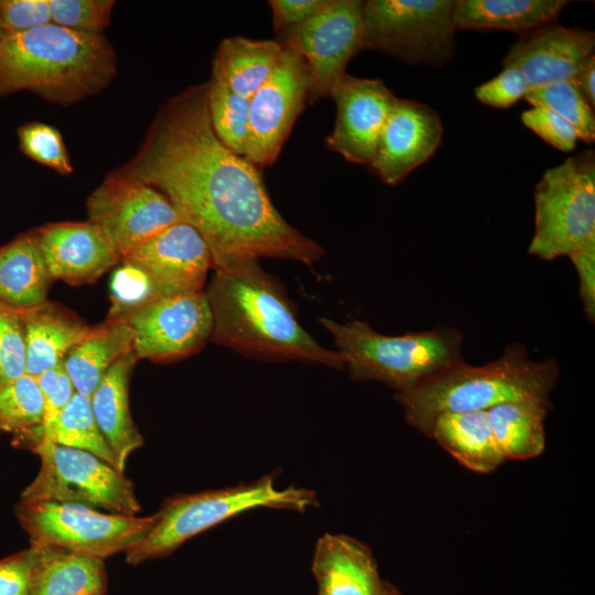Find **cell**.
<instances>
[{
    "label": "cell",
    "mask_w": 595,
    "mask_h": 595,
    "mask_svg": "<svg viewBox=\"0 0 595 595\" xmlns=\"http://www.w3.org/2000/svg\"><path fill=\"white\" fill-rule=\"evenodd\" d=\"M25 374V339L20 310L0 303V388Z\"/></svg>",
    "instance_id": "obj_37"
},
{
    "label": "cell",
    "mask_w": 595,
    "mask_h": 595,
    "mask_svg": "<svg viewBox=\"0 0 595 595\" xmlns=\"http://www.w3.org/2000/svg\"><path fill=\"white\" fill-rule=\"evenodd\" d=\"M20 312L25 339V374L33 377L63 363L67 353L93 329L75 313L48 301Z\"/></svg>",
    "instance_id": "obj_22"
},
{
    "label": "cell",
    "mask_w": 595,
    "mask_h": 595,
    "mask_svg": "<svg viewBox=\"0 0 595 595\" xmlns=\"http://www.w3.org/2000/svg\"><path fill=\"white\" fill-rule=\"evenodd\" d=\"M113 306L110 315L120 314L158 298L149 279L133 266L123 262L111 282Z\"/></svg>",
    "instance_id": "obj_38"
},
{
    "label": "cell",
    "mask_w": 595,
    "mask_h": 595,
    "mask_svg": "<svg viewBox=\"0 0 595 595\" xmlns=\"http://www.w3.org/2000/svg\"><path fill=\"white\" fill-rule=\"evenodd\" d=\"M528 252L553 260L595 248V153L588 149L545 170L534 186Z\"/></svg>",
    "instance_id": "obj_7"
},
{
    "label": "cell",
    "mask_w": 595,
    "mask_h": 595,
    "mask_svg": "<svg viewBox=\"0 0 595 595\" xmlns=\"http://www.w3.org/2000/svg\"><path fill=\"white\" fill-rule=\"evenodd\" d=\"M312 571L318 595H381L386 584L370 550L344 534L326 533L317 540Z\"/></svg>",
    "instance_id": "obj_20"
},
{
    "label": "cell",
    "mask_w": 595,
    "mask_h": 595,
    "mask_svg": "<svg viewBox=\"0 0 595 595\" xmlns=\"http://www.w3.org/2000/svg\"><path fill=\"white\" fill-rule=\"evenodd\" d=\"M316 504L314 491L295 486L279 488L271 476L236 487L180 494L164 500L151 530L125 553L126 561L139 565L167 556L193 537L248 510L269 507L305 511Z\"/></svg>",
    "instance_id": "obj_6"
},
{
    "label": "cell",
    "mask_w": 595,
    "mask_h": 595,
    "mask_svg": "<svg viewBox=\"0 0 595 595\" xmlns=\"http://www.w3.org/2000/svg\"><path fill=\"white\" fill-rule=\"evenodd\" d=\"M133 332L137 359L174 361L199 351L210 340L213 317L204 291L161 296L116 315Z\"/></svg>",
    "instance_id": "obj_11"
},
{
    "label": "cell",
    "mask_w": 595,
    "mask_h": 595,
    "mask_svg": "<svg viewBox=\"0 0 595 595\" xmlns=\"http://www.w3.org/2000/svg\"><path fill=\"white\" fill-rule=\"evenodd\" d=\"M88 221L122 260L166 227L182 221L171 202L142 182L108 174L88 196Z\"/></svg>",
    "instance_id": "obj_13"
},
{
    "label": "cell",
    "mask_w": 595,
    "mask_h": 595,
    "mask_svg": "<svg viewBox=\"0 0 595 595\" xmlns=\"http://www.w3.org/2000/svg\"><path fill=\"white\" fill-rule=\"evenodd\" d=\"M44 399L36 377L24 374L0 388V433L26 434L41 425Z\"/></svg>",
    "instance_id": "obj_33"
},
{
    "label": "cell",
    "mask_w": 595,
    "mask_h": 595,
    "mask_svg": "<svg viewBox=\"0 0 595 595\" xmlns=\"http://www.w3.org/2000/svg\"><path fill=\"white\" fill-rule=\"evenodd\" d=\"M52 23L48 0H0L2 35Z\"/></svg>",
    "instance_id": "obj_41"
},
{
    "label": "cell",
    "mask_w": 595,
    "mask_h": 595,
    "mask_svg": "<svg viewBox=\"0 0 595 595\" xmlns=\"http://www.w3.org/2000/svg\"><path fill=\"white\" fill-rule=\"evenodd\" d=\"M360 0H329L316 15L299 28L278 36L303 58L310 78L309 104L329 97L347 74L349 61L360 52Z\"/></svg>",
    "instance_id": "obj_12"
},
{
    "label": "cell",
    "mask_w": 595,
    "mask_h": 595,
    "mask_svg": "<svg viewBox=\"0 0 595 595\" xmlns=\"http://www.w3.org/2000/svg\"><path fill=\"white\" fill-rule=\"evenodd\" d=\"M381 595H399L397 591L390 587L388 584H385V588Z\"/></svg>",
    "instance_id": "obj_46"
},
{
    "label": "cell",
    "mask_w": 595,
    "mask_h": 595,
    "mask_svg": "<svg viewBox=\"0 0 595 595\" xmlns=\"http://www.w3.org/2000/svg\"><path fill=\"white\" fill-rule=\"evenodd\" d=\"M52 23L82 33L104 34L111 23L112 0H48Z\"/></svg>",
    "instance_id": "obj_36"
},
{
    "label": "cell",
    "mask_w": 595,
    "mask_h": 595,
    "mask_svg": "<svg viewBox=\"0 0 595 595\" xmlns=\"http://www.w3.org/2000/svg\"><path fill=\"white\" fill-rule=\"evenodd\" d=\"M34 453L40 470L22 490V499L77 504L126 516L140 511L132 482L97 456L55 443Z\"/></svg>",
    "instance_id": "obj_10"
},
{
    "label": "cell",
    "mask_w": 595,
    "mask_h": 595,
    "mask_svg": "<svg viewBox=\"0 0 595 595\" xmlns=\"http://www.w3.org/2000/svg\"><path fill=\"white\" fill-rule=\"evenodd\" d=\"M249 99L234 90L216 74L207 82V107L212 128L231 152L244 156L248 137Z\"/></svg>",
    "instance_id": "obj_30"
},
{
    "label": "cell",
    "mask_w": 595,
    "mask_h": 595,
    "mask_svg": "<svg viewBox=\"0 0 595 595\" xmlns=\"http://www.w3.org/2000/svg\"><path fill=\"white\" fill-rule=\"evenodd\" d=\"M52 281L35 230L0 248V303L15 310L36 307L47 301Z\"/></svg>",
    "instance_id": "obj_25"
},
{
    "label": "cell",
    "mask_w": 595,
    "mask_h": 595,
    "mask_svg": "<svg viewBox=\"0 0 595 595\" xmlns=\"http://www.w3.org/2000/svg\"><path fill=\"white\" fill-rule=\"evenodd\" d=\"M204 292L213 317V343L260 360L345 368L336 349L322 346L301 326L280 282L259 260L214 269Z\"/></svg>",
    "instance_id": "obj_2"
},
{
    "label": "cell",
    "mask_w": 595,
    "mask_h": 595,
    "mask_svg": "<svg viewBox=\"0 0 595 595\" xmlns=\"http://www.w3.org/2000/svg\"><path fill=\"white\" fill-rule=\"evenodd\" d=\"M455 4L456 0L364 1L360 51L441 67L455 55Z\"/></svg>",
    "instance_id": "obj_8"
},
{
    "label": "cell",
    "mask_w": 595,
    "mask_h": 595,
    "mask_svg": "<svg viewBox=\"0 0 595 595\" xmlns=\"http://www.w3.org/2000/svg\"><path fill=\"white\" fill-rule=\"evenodd\" d=\"M278 40L245 36L224 39L212 61V72L235 93L250 98L270 77L283 53Z\"/></svg>",
    "instance_id": "obj_28"
},
{
    "label": "cell",
    "mask_w": 595,
    "mask_h": 595,
    "mask_svg": "<svg viewBox=\"0 0 595 595\" xmlns=\"http://www.w3.org/2000/svg\"><path fill=\"white\" fill-rule=\"evenodd\" d=\"M109 174L161 192L203 236L213 269L263 257L312 267L325 253L279 213L261 170L217 138L207 83L165 100L133 156Z\"/></svg>",
    "instance_id": "obj_1"
},
{
    "label": "cell",
    "mask_w": 595,
    "mask_h": 595,
    "mask_svg": "<svg viewBox=\"0 0 595 595\" xmlns=\"http://www.w3.org/2000/svg\"><path fill=\"white\" fill-rule=\"evenodd\" d=\"M53 443L88 452L118 469L115 455L95 420L89 396L74 392L60 415Z\"/></svg>",
    "instance_id": "obj_31"
},
{
    "label": "cell",
    "mask_w": 595,
    "mask_h": 595,
    "mask_svg": "<svg viewBox=\"0 0 595 595\" xmlns=\"http://www.w3.org/2000/svg\"><path fill=\"white\" fill-rule=\"evenodd\" d=\"M329 97L336 105V119L325 139L326 147L347 162L369 165L398 97L379 78L349 74L333 88Z\"/></svg>",
    "instance_id": "obj_16"
},
{
    "label": "cell",
    "mask_w": 595,
    "mask_h": 595,
    "mask_svg": "<svg viewBox=\"0 0 595 595\" xmlns=\"http://www.w3.org/2000/svg\"><path fill=\"white\" fill-rule=\"evenodd\" d=\"M20 150L33 161L61 175L74 172L61 132L43 122H30L18 129Z\"/></svg>",
    "instance_id": "obj_35"
},
{
    "label": "cell",
    "mask_w": 595,
    "mask_h": 595,
    "mask_svg": "<svg viewBox=\"0 0 595 595\" xmlns=\"http://www.w3.org/2000/svg\"><path fill=\"white\" fill-rule=\"evenodd\" d=\"M2 36V32H1V29H0V37Z\"/></svg>",
    "instance_id": "obj_47"
},
{
    "label": "cell",
    "mask_w": 595,
    "mask_h": 595,
    "mask_svg": "<svg viewBox=\"0 0 595 595\" xmlns=\"http://www.w3.org/2000/svg\"><path fill=\"white\" fill-rule=\"evenodd\" d=\"M121 261L140 270L158 298L204 291L213 268L205 239L185 221L166 227Z\"/></svg>",
    "instance_id": "obj_15"
},
{
    "label": "cell",
    "mask_w": 595,
    "mask_h": 595,
    "mask_svg": "<svg viewBox=\"0 0 595 595\" xmlns=\"http://www.w3.org/2000/svg\"><path fill=\"white\" fill-rule=\"evenodd\" d=\"M29 595H105L104 560L55 547H32Z\"/></svg>",
    "instance_id": "obj_23"
},
{
    "label": "cell",
    "mask_w": 595,
    "mask_h": 595,
    "mask_svg": "<svg viewBox=\"0 0 595 595\" xmlns=\"http://www.w3.org/2000/svg\"><path fill=\"white\" fill-rule=\"evenodd\" d=\"M32 551H22L0 559V595H29Z\"/></svg>",
    "instance_id": "obj_43"
},
{
    "label": "cell",
    "mask_w": 595,
    "mask_h": 595,
    "mask_svg": "<svg viewBox=\"0 0 595 595\" xmlns=\"http://www.w3.org/2000/svg\"><path fill=\"white\" fill-rule=\"evenodd\" d=\"M35 231L53 280L91 284L121 261L101 230L88 220L50 223Z\"/></svg>",
    "instance_id": "obj_19"
},
{
    "label": "cell",
    "mask_w": 595,
    "mask_h": 595,
    "mask_svg": "<svg viewBox=\"0 0 595 595\" xmlns=\"http://www.w3.org/2000/svg\"><path fill=\"white\" fill-rule=\"evenodd\" d=\"M283 47L277 67L249 99L244 156L260 170L275 162L296 119L309 104L307 67L293 47Z\"/></svg>",
    "instance_id": "obj_14"
},
{
    "label": "cell",
    "mask_w": 595,
    "mask_h": 595,
    "mask_svg": "<svg viewBox=\"0 0 595 595\" xmlns=\"http://www.w3.org/2000/svg\"><path fill=\"white\" fill-rule=\"evenodd\" d=\"M36 380L44 399L41 425L26 434L14 436L13 441L14 445L29 448L33 453L53 443L60 415L75 392L63 363L43 371Z\"/></svg>",
    "instance_id": "obj_34"
},
{
    "label": "cell",
    "mask_w": 595,
    "mask_h": 595,
    "mask_svg": "<svg viewBox=\"0 0 595 595\" xmlns=\"http://www.w3.org/2000/svg\"><path fill=\"white\" fill-rule=\"evenodd\" d=\"M550 400L506 401L486 410L495 441L508 459H528L545 446L544 419Z\"/></svg>",
    "instance_id": "obj_29"
},
{
    "label": "cell",
    "mask_w": 595,
    "mask_h": 595,
    "mask_svg": "<svg viewBox=\"0 0 595 595\" xmlns=\"http://www.w3.org/2000/svg\"><path fill=\"white\" fill-rule=\"evenodd\" d=\"M429 436L474 472H493L505 461L486 411L441 414L434 420Z\"/></svg>",
    "instance_id": "obj_27"
},
{
    "label": "cell",
    "mask_w": 595,
    "mask_h": 595,
    "mask_svg": "<svg viewBox=\"0 0 595 595\" xmlns=\"http://www.w3.org/2000/svg\"><path fill=\"white\" fill-rule=\"evenodd\" d=\"M594 51L593 31L562 26L554 21L519 36L501 65L520 71L533 88L573 79Z\"/></svg>",
    "instance_id": "obj_18"
},
{
    "label": "cell",
    "mask_w": 595,
    "mask_h": 595,
    "mask_svg": "<svg viewBox=\"0 0 595 595\" xmlns=\"http://www.w3.org/2000/svg\"><path fill=\"white\" fill-rule=\"evenodd\" d=\"M559 366L554 359L532 360L526 347L512 343L496 360L482 366L465 361L396 393L405 421L430 435L444 413L486 411L506 401L550 400Z\"/></svg>",
    "instance_id": "obj_4"
},
{
    "label": "cell",
    "mask_w": 595,
    "mask_h": 595,
    "mask_svg": "<svg viewBox=\"0 0 595 595\" xmlns=\"http://www.w3.org/2000/svg\"><path fill=\"white\" fill-rule=\"evenodd\" d=\"M320 323L332 335L353 379L378 381L397 392L464 361L463 336L456 328L390 336L360 320L339 323L321 317Z\"/></svg>",
    "instance_id": "obj_5"
},
{
    "label": "cell",
    "mask_w": 595,
    "mask_h": 595,
    "mask_svg": "<svg viewBox=\"0 0 595 595\" xmlns=\"http://www.w3.org/2000/svg\"><path fill=\"white\" fill-rule=\"evenodd\" d=\"M137 361L133 351L123 356L90 394L95 420L122 473L130 455L144 443L129 405V383Z\"/></svg>",
    "instance_id": "obj_21"
},
{
    "label": "cell",
    "mask_w": 595,
    "mask_h": 595,
    "mask_svg": "<svg viewBox=\"0 0 595 595\" xmlns=\"http://www.w3.org/2000/svg\"><path fill=\"white\" fill-rule=\"evenodd\" d=\"M133 332L119 316H109L76 344L63 360L76 392L89 396L109 369L132 351Z\"/></svg>",
    "instance_id": "obj_24"
},
{
    "label": "cell",
    "mask_w": 595,
    "mask_h": 595,
    "mask_svg": "<svg viewBox=\"0 0 595 595\" xmlns=\"http://www.w3.org/2000/svg\"><path fill=\"white\" fill-rule=\"evenodd\" d=\"M117 53L104 34L48 23L0 37V96L31 91L68 106L101 93L117 74Z\"/></svg>",
    "instance_id": "obj_3"
},
{
    "label": "cell",
    "mask_w": 595,
    "mask_h": 595,
    "mask_svg": "<svg viewBox=\"0 0 595 595\" xmlns=\"http://www.w3.org/2000/svg\"><path fill=\"white\" fill-rule=\"evenodd\" d=\"M442 138V121L433 108L397 98L368 166L383 183L396 185L434 154Z\"/></svg>",
    "instance_id": "obj_17"
},
{
    "label": "cell",
    "mask_w": 595,
    "mask_h": 595,
    "mask_svg": "<svg viewBox=\"0 0 595 595\" xmlns=\"http://www.w3.org/2000/svg\"><path fill=\"white\" fill-rule=\"evenodd\" d=\"M580 279V296L591 322L595 318V248L577 251L569 257Z\"/></svg>",
    "instance_id": "obj_44"
},
{
    "label": "cell",
    "mask_w": 595,
    "mask_h": 595,
    "mask_svg": "<svg viewBox=\"0 0 595 595\" xmlns=\"http://www.w3.org/2000/svg\"><path fill=\"white\" fill-rule=\"evenodd\" d=\"M564 0H456L457 30H502L526 35L558 20Z\"/></svg>",
    "instance_id": "obj_26"
},
{
    "label": "cell",
    "mask_w": 595,
    "mask_h": 595,
    "mask_svg": "<svg viewBox=\"0 0 595 595\" xmlns=\"http://www.w3.org/2000/svg\"><path fill=\"white\" fill-rule=\"evenodd\" d=\"M524 99L532 107L553 111L574 127L578 140L595 141V109L578 90L573 79L550 83L530 88Z\"/></svg>",
    "instance_id": "obj_32"
},
{
    "label": "cell",
    "mask_w": 595,
    "mask_h": 595,
    "mask_svg": "<svg viewBox=\"0 0 595 595\" xmlns=\"http://www.w3.org/2000/svg\"><path fill=\"white\" fill-rule=\"evenodd\" d=\"M573 80L589 106L595 109V55L584 62Z\"/></svg>",
    "instance_id": "obj_45"
},
{
    "label": "cell",
    "mask_w": 595,
    "mask_h": 595,
    "mask_svg": "<svg viewBox=\"0 0 595 595\" xmlns=\"http://www.w3.org/2000/svg\"><path fill=\"white\" fill-rule=\"evenodd\" d=\"M14 513L30 545L55 547L101 560L139 544L156 519V513L126 516L77 504L22 498Z\"/></svg>",
    "instance_id": "obj_9"
},
{
    "label": "cell",
    "mask_w": 595,
    "mask_h": 595,
    "mask_svg": "<svg viewBox=\"0 0 595 595\" xmlns=\"http://www.w3.org/2000/svg\"><path fill=\"white\" fill-rule=\"evenodd\" d=\"M329 0H271L272 20L275 33L281 36L316 15Z\"/></svg>",
    "instance_id": "obj_42"
},
{
    "label": "cell",
    "mask_w": 595,
    "mask_h": 595,
    "mask_svg": "<svg viewBox=\"0 0 595 595\" xmlns=\"http://www.w3.org/2000/svg\"><path fill=\"white\" fill-rule=\"evenodd\" d=\"M522 123L551 147L571 152L575 149L578 134L574 127L551 110L532 107L521 113Z\"/></svg>",
    "instance_id": "obj_39"
},
{
    "label": "cell",
    "mask_w": 595,
    "mask_h": 595,
    "mask_svg": "<svg viewBox=\"0 0 595 595\" xmlns=\"http://www.w3.org/2000/svg\"><path fill=\"white\" fill-rule=\"evenodd\" d=\"M530 85L524 75L513 67L504 69L475 88V97L484 105L504 109L524 98Z\"/></svg>",
    "instance_id": "obj_40"
}]
</instances>
